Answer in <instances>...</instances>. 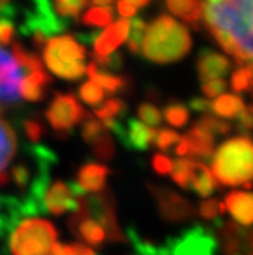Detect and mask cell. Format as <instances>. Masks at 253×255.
<instances>
[{
	"instance_id": "obj_45",
	"label": "cell",
	"mask_w": 253,
	"mask_h": 255,
	"mask_svg": "<svg viewBox=\"0 0 253 255\" xmlns=\"http://www.w3.org/2000/svg\"><path fill=\"white\" fill-rule=\"evenodd\" d=\"M99 34H101V31L99 29H93V31H90V32H78V34H75V40H78V41H81L83 43V46L85 44V46H93V43L96 41V38L99 37Z\"/></svg>"
},
{
	"instance_id": "obj_27",
	"label": "cell",
	"mask_w": 253,
	"mask_h": 255,
	"mask_svg": "<svg viewBox=\"0 0 253 255\" xmlns=\"http://www.w3.org/2000/svg\"><path fill=\"white\" fill-rule=\"evenodd\" d=\"M145 29L147 25L142 18H134L130 21L128 26V34H127V46L128 51L133 54H141V48H142V41H144V35H145Z\"/></svg>"
},
{
	"instance_id": "obj_15",
	"label": "cell",
	"mask_w": 253,
	"mask_h": 255,
	"mask_svg": "<svg viewBox=\"0 0 253 255\" xmlns=\"http://www.w3.org/2000/svg\"><path fill=\"white\" fill-rule=\"evenodd\" d=\"M85 74L88 75L90 81L98 84L102 92H107L108 95H116L121 92H127L130 87V78L121 77V75H113L108 71L99 69L95 63H90L85 67Z\"/></svg>"
},
{
	"instance_id": "obj_13",
	"label": "cell",
	"mask_w": 253,
	"mask_h": 255,
	"mask_svg": "<svg viewBox=\"0 0 253 255\" xmlns=\"http://www.w3.org/2000/svg\"><path fill=\"white\" fill-rule=\"evenodd\" d=\"M156 134L157 131L139 120L130 118L125 127V136L122 139V144L127 148L137 150V151H145L156 142Z\"/></svg>"
},
{
	"instance_id": "obj_19",
	"label": "cell",
	"mask_w": 253,
	"mask_h": 255,
	"mask_svg": "<svg viewBox=\"0 0 253 255\" xmlns=\"http://www.w3.org/2000/svg\"><path fill=\"white\" fill-rule=\"evenodd\" d=\"M165 3L174 15L180 17L188 25L198 28L203 15L201 0H165Z\"/></svg>"
},
{
	"instance_id": "obj_9",
	"label": "cell",
	"mask_w": 253,
	"mask_h": 255,
	"mask_svg": "<svg viewBox=\"0 0 253 255\" xmlns=\"http://www.w3.org/2000/svg\"><path fill=\"white\" fill-rule=\"evenodd\" d=\"M156 203L157 210L165 220L168 222H183L192 219L195 216V210L191 202H188L185 197H181L180 194L160 188V187H150Z\"/></svg>"
},
{
	"instance_id": "obj_17",
	"label": "cell",
	"mask_w": 253,
	"mask_h": 255,
	"mask_svg": "<svg viewBox=\"0 0 253 255\" xmlns=\"http://www.w3.org/2000/svg\"><path fill=\"white\" fill-rule=\"evenodd\" d=\"M253 197L249 191H232L226 196L224 208H227L231 216L241 225L250 226L253 217Z\"/></svg>"
},
{
	"instance_id": "obj_49",
	"label": "cell",
	"mask_w": 253,
	"mask_h": 255,
	"mask_svg": "<svg viewBox=\"0 0 253 255\" xmlns=\"http://www.w3.org/2000/svg\"><path fill=\"white\" fill-rule=\"evenodd\" d=\"M49 255H75V252H74L72 245H60V243H55L52 246Z\"/></svg>"
},
{
	"instance_id": "obj_29",
	"label": "cell",
	"mask_w": 253,
	"mask_h": 255,
	"mask_svg": "<svg viewBox=\"0 0 253 255\" xmlns=\"http://www.w3.org/2000/svg\"><path fill=\"white\" fill-rule=\"evenodd\" d=\"M127 110H128V107L122 100L113 98V100H108L101 107H96L95 117L99 118V120H107V118H113V120L119 118L121 120L127 115Z\"/></svg>"
},
{
	"instance_id": "obj_42",
	"label": "cell",
	"mask_w": 253,
	"mask_h": 255,
	"mask_svg": "<svg viewBox=\"0 0 253 255\" xmlns=\"http://www.w3.org/2000/svg\"><path fill=\"white\" fill-rule=\"evenodd\" d=\"M237 121H238V128L243 131V136H249L252 126H253V109L250 104L246 106L244 110L238 115Z\"/></svg>"
},
{
	"instance_id": "obj_33",
	"label": "cell",
	"mask_w": 253,
	"mask_h": 255,
	"mask_svg": "<svg viewBox=\"0 0 253 255\" xmlns=\"http://www.w3.org/2000/svg\"><path fill=\"white\" fill-rule=\"evenodd\" d=\"M137 115H139L141 123H144L148 127H156L162 123V113H160V110L156 106L150 103L141 104L139 109H137Z\"/></svg>"
},
{
	"instance_id": "obj_36",
	"label": "cell",
	"mask_w": 253,
	"mask_h": 255,
	"mask_svg": "<svg viewBox=\"0 0 253 255\" xmlns=\"http://www.w3.org/2000/svg\"><path fill=\"white\" fill-rule=\"evenodd\" d=\"M226 208H224V203L221 202H217L214 199L211 200H206V202H201L200 208H198V213L203 219H208V220H214V219H218L224 214Z\"/></svg>"
},
{
	"instance_id": "obj_1",
	"label": "cell",
	"mask_w": 253,
	"mask_h": 255,
	"mask_svg": "<svg viewBox=\"0 0 253 255\" xmlns=\"http://www.w3.org/2000/svg\"><path fill=\"white\" fill-rule=\"evenodd\" d=\"M206 28L215 41L240 64L252 61V17L241 14L226 0H203Z\"/></svg>"
},
{
	"instance_id": "obj_10",
	"label": "cell",
	"mask_w": 253,
	"mask_h": 255,
	"mask_svg": "<svg viewBox=\"0 0 253 255\" xmlns=\"http://www.w3.org/2000/svg\"><path fill=\"white\" fill-rule=\"evenodd\" d=\"M83 197L80 200L78 208L74 211L71 219H69V226H71L72 233L80 240H83V242H85L88 245L99 246L107 240L105 233H104L102 226L95 219H91V216L85 210V206L83 203Z\"/></svg>"
},
{
	"instance_id": "obj_48",
	"label": "cell",
	"mask_w": 253,
	"mask_h": 255,
	"mask_svg": "<svg viewBox=\"0 0 253 255\" xmlns=\"http://www.w3.org/2000/svg\"><path fill=\"white\" fill-rule=\"evenodd\" d=\"M116 8H118V12L122 17H125V18L127 17H133L137 12V9L133 5H130L128 2H125V0H118V2H116Z\"/></svg>"
},
{
	"instance_id": "obj_14",
	"label": "cell",
	"mask_w": 253,
	"mask_h": 255,
	"mask_svg": "<svg viewBox=\"0 0 253 255\" xmlns=\"http://www.w3.org/2000/svg\"><path fill=\"white\" fill-rule=\"evenodd\" d=\"M107 176H108V168L105 165L96 164V162H88V164H84L80 168L75 183L84 194L85 193L96 194L104 190Z\"/></svg>"
},
{
	"instance_id": "obj_41",
	"label": "cell",
	"mask_w": 253,
	"mask_h": 255,
	"mask_svg": "<svg viewBox=\"0 0 253 255\" xmlns=\"http://www.w3.org/2000/svg\"><path fill=\"white\" fill-rule=\"evenodd\" d=\"M9 177L15 182V185L18 188H26L28 183L31 182V173L25 165H15L11 170Z\"/></svg>"
},
{
	"instance_id": "obj_23",
	"label": "cell",
	"mask_w": 253,
	"mask_h": 255,
	"mask_svg": "<svg viewBox=\"0 0 253 255\" xmlns=\"http://www.w3.org/2000/svg\"><path fill=\"white\" fill-rule=\"evenodd\" d=\"M12 57L15 58L17 64L20 66V69L25 74H31V72H37V71H44L43 63L38 58V55L26 51L20 43H14L12 44Z\"/></svg>"
},
{
	"instance_id": "obj_16",
	"label": "cell",
	"mask_w": 253,
	"mask_h": 255,
	"mask_svg": "<svg viewBox=\"0 0 253 255\" xmlns=\"http://www.w3.org/2000/svg\"><path fill=\"white\" fill-rule=\"evenodd\" d=\"M186 142L189 147V159L198 157L208 160L214 154V144H215V136H212L208 130H204L201 126L195 124L189 128V131L185 134Z\"/></svg>"
},
{
	"instance_id": "obj_3",
	"label": "cell",
	"mask_w": 253,
	"mask_h": 255,
	"mask_svg": "<svg viewBox=\"0 0 253 255\" xmlns=\"http://www.w3.org/2000/svg\"><path fill=\"white\" fill-rule=\"evenodd\" d=\"M253 171V147L250 136H237L221 144L212 157V176L221 185H244L250 190Z\"/></svg>"
},
{
	"instance_id": "obj_25",
	"label": "cell",
	"mask_w": 253,
	"mask_h": 255,
	"mask_svg": "<svg viewBox=\"0 0 253 255\" xmlns=\"http://www.w3.org/2000/svg\"><path fill=\"white\" fill-rule=\"evenodd\" d=\"M194 162L195 160H192L189 157H178L177 160L172 162L171 174H172V179L178 187L189 188V180H191Z\"/></svg>"
},
{
	"instance_id": "obj_5",
	"label": "cell",
	"mask_w": 253,
	"mask_h": 255,
	"mask_svg": "<svg viewBox=\"0 0 253 255\" xmlns=\"http://www.w3.org/2000/svg\"><path fill=\"white\" fill-rule=\"evenodd\" d=\"M57 243V231L43 219H25L9 237L12 255H49Z\"/></svg>"
},
{
	"instance_id": "obj_18",
	"label": "cell",
	"mask_w": 253,
	"mask_h": 255,
	"mask_svg": "<svg viewBox=\"0 0 253 255\" xmlns=\"http://www.w3.org/2000/svg\"><path fill=\"white\" fill-rule=\"evenodd\" d=\"M49 83H52V80L44 71L31 72L21 78L18 84V95H21L26 101H41L44 98V87Z\"/></svg>"
},
{
	"instance_id": "obj_30",
	"label": "cell",
	"mask_w": 253,
	"mask_h": 255,
	"mask_svg": "<svg viewBox=\"0 0 253 255\" xmlns=\"http://www.w3.org/2000/svg\"><path fill=\"white\" fill-rule=\"evenodd\" d=\"M164 115H165V120L168 121V124H171L174 127L186 126V123L189 120V110L181 103H169L165 107Z\"/></svg>"
},
{
	"instance_id": "obj_46",
	"label": "cell",
	"mask_w": 253,
	"mask_h": 255,
	"mask_svg": "<svg viewBox=\"0 0 253 255\" xmlns=\"http://www.w3.org/2000/svg\"><path fill=\"white\" fill-rule=\"evenodd\" d=\"M227 2L241 14L252 17V0H227Z\"/></svg>"
},
{
	"instance_id": "obj_43",
	"label": "cell",
	"mask_w": 253,
	"mask_h": 255,
	"mask_svg": "<svg viewBox=\"0 0 253 255\" xmlns=\"http://www.w3.org/2000/svg\"><path fill=\"white\" fill-rule=\"evenodd\" d=\"M153 168L159 174H168L172 168V160L165 154H156L153 157Z\"/></svg>"
},
{
	"instance_id": "obj_6",
	"label": "cell",
	"mask_w": 253,
	"mask_h": 255,
	"mask_svg": "<svg viewBox=\"0 0 253 255\" xmlns=\"http://www.w3.org/2000/svg\"><path fill=\"white\" fill-rule=\"evenodd\" d=\"M87 112L80 106L72 94H55L46 110V120L58 136H66L72 128L83 123Z\"/></svg>"
},
{
	"instance_id": "obj_54",
	"label": "cell",
	"mask_w": 253,
	"mask_h": 255,
	"mask_svg": "<svg viewBox=\"0 0 253 255\" xmlns=\"http://www.w3.org/2000/svg\"><path fill=\"white\" fill-rule=\"evenodd\" d=\"M8 3V0H0V8H2L3 5H6Z\"/></svg>"
},
{
	"instance_id": "obj_31",
	"label": "cell",
	"mask_w": 253,
	"mask_h": 255,
	"mask_svg": "<svg viewBox=\"0 0 253 255\" xmlns=\"http://www.w3.org/2000/svg\"><path fill=\"white\" fill-rule=\"evenodd\" d=\"M78 97L85 104H88L91 107H98L102 103V100H104V92H102V89L98 84H95L93 81L88 80V81H85V83H83L80 86Z\"/></svg>"
},
{
	"instance_id": "obj_2",
	"label": "cell",
	"mask_w": 253,
	"mask_h": 255,
	"mask_svg": "<svg viewBox=\"0 0 253 255\" xmlns=\"http://www.w3.org/2000/svg\"><path fill=\"white\" fill-rule=\"evenodd\" d=\"M145 31L141 52L153 63H174L191 51L192 40L188 29L171 15H159Z\"/></svg>"
},
{
	"instance_id": "obj_34",
	"label": "cell",
	"mask_w": 253,
	"mask_h": 255,
	"mask_svg": "<svg viewBox=\"0 0 253 255\" xmlns=\"http://www.w3.org/2000/svg\"><path fill=\"white\" fill-rule=\"evenodd\" d=\"M99 69L102 67L104 71H113V72H119L122 66H124V60H122V55L119 52H111L108 55H95L93 54V61Z\"/></svg>"
},
{
	"instance_id": "obj_12",
	"label": "cell",
	"mask_w": 253,
	"mask_h": 255,
	"mask_svg": "<svg viewBox=\"0 0 253 255\" xmlns=\"http://www.w3.org/2000/svg\"><path fill=\"white\" fill-rule=\"evenodd\" d=\"M128 26H130V21L127 18L110 23L107 29L101 32L96 41L93 43V49H95L93 54L101 55V57L111 54L118 46H121L127 40Z\"/></svg>"
},
{
	"instance_id": "obj_28",
	"label": "cell",
	"mask_w": 253,
	"mask_h": 255,
	"mask_svg": "<svg viewBox=\"0 0 253 255\" xmlns=\"http://www.w3.org/2000/svg\"><path fill=\"white\" fill-rule=\"evenodd\" d=\"M104 133H107V131H105L102 123L99 120H96V117H93L91 113H87L85 118L83 120V128H81V136L84 141L88 145H93Z\"/></svg>"
},
{
	"instance_id": "obj_24",
	"label": "cell",
	"mask_w": 253,
	"mask_h": 255,
	"mask_svg": "<svg viewBox=\"0 0 253 255\" xmlns=\"http://www.w3.org/2000/svg\"><path fill=\"white\" fill-rule=\"evenodd\" d=\"M113 18H114V11L111 8L93 6L83 14L81 21L87 26L102 28V26H108L110 23H113Z\"/></svg>"
},
{
	"instance_id": "obj_47",
	"label": "cell",
	"mask_w": 253,
	"mask_h": 255,
	"mask_svg": "<svg viewBox=\"0 0 253 255\" xmlns=\"http://www.w3.org/2000/svg\"><path fill=\"white\" fill-rule=\"evenodd\" d=\"M188 106H189L191 110L198 112V113L209 112V101H208V100H204V98H200V97L192 98V100L188 103Z\"/></svg>"
},
{
	"instance_id": "obj_7",
	"label": "cell",
	"mask_w": 253,
	"mask_h": 255,
	"mask_svg": "<svg viewBox=\"0 0 253 255\" xmlns=\"http://www.w3.org/2000/svg\"><path fill=\"white\" fill-rule=\"evenodd\" d=\"M25 75L12 54L0 46V109L20 107L18 84Z\"/></svg>"
},
{
	"instance_id": "obj_8",
	"label": "cell",
	"mask_w": 253,
	"mask_h": 255,
	"mask_svg": "<svg viewBox=\"0 0 253 255\" xmlns=\"http://www.w3.org/2000/svg\"><path fill=\"white\" fill-rule=\"evenodd\" d=\"M83 196L85 194L80 190V187L75 182L66 183L57 180L51 187L46 188L41 199V205L44 211H48L54 216H61L69 211L74 213L78 208Z\"/></svg>"
},
{
	"instance_id": "obj_40",
	"label": "cell",
	"mask_w": 253,
	"mask_h": 255,
	"mask_svg": "<svg viewBox=\"0 0 253 255\" xmlns=\"http://www.w3.org/2000/svg\"><path fill=\"white\" fill-rule=\"evenodd\" d=\"M226 89H227V81L224 80H212L201 84V92L208 98H217Z\"/></svg>"
},
{
	"instance_id": "obj_32",
	"label": "cell",
	"mask_w": 253,
	"mask_h": 255,
	"mask_svg": "<svg viewBox=\"0 0 253 255\" xmlns=\"http://www.w3.org/2000/svg\"><path fill=\"white\" fill-rule=\"evenodd\" d=\"M252 63H247L246 66L238 67L232 75V87L235 92H247L252 94Z\"/></svg>"
},
{
	"instance_id": "obj_21",
	"label": "cell",
	"mask_w": 253,
	"mask_h": 255,
	"mask_svg": "<svg viewBox=\"0 0 253 255\" xmlns=\"http://www.w3.org/2000/svg\"><path fill=\"white\" fill-rule=\"evenodd\" d=\"M244 101L238 95H220L212 103H209V110L214 112L220 118H237L238 115L244 110Z\"/></svg>"
},
{
	"instance_id": "obj_35",
	"label": "cell",
	"mask_w": 253,
	"mask_h": 255,
	"mask_svg": "<svg viewBox=\"0 0 253 255\" xmlns=\"http://www.w3.org/2000/svg\"><path fill=\"white\" fill-rule=\"evenodd\" d=\"M198 126H201L204 130H208L212 136H217V134H227L231 131V126L229 123L223 121V120H217L214 117H209V115H206L203 117L198 123Z\"/></svg>"
},
{
	"instance_id": "obj_39",
	"label": "cell",
	"mask_w": 253,
	"mask_h": 255,
	"mask_svg": "<svg viewBox=\"0 0 253 255\" xmlns=\"http://www.w3.org/2000/svg\"><path fill=\"white\" fill-rule=\"evenodd\" d=\"M20 127L23 128V131H25V134L31 141V144H37L44 133L43 124L37 120H21Z\"/></svg>"
},
{
	"instance_id": "obj_11",
	"label": "cell",
	"mask_w": 253,
	"mask_h": 255,
	"mask_svg": "<svg viewBox=\"0 0 253 255\" xmlns=\"http://www.w3.org/2000/svg\"><path fill=\"white\" fill-rule=\"evenodd\" d=\"M232 69V63L224 55L212 51V49H201L197 61L198 78L201 83H208L212 80H223L229 75Z\"/></svg>"
},
{
	"instance_id": "obj_38",
	"label": "cell",
	"mask_w": 253,
	"mask_h": 255,
	"mask_svg": "<svg viewBox=\"0 0 253 255\" xmlns=\"http://www.w3.org/2000/svg\"><path fill=\"white\" fill-rule=\"evenodd\" d=\"M180 139V134L174 130H169V128H162L159 130L157 134H156V142L154 145H157L160 150L164 151H168L172 145H175Z\"/></svg>"
},
{
	"instance_id": "obj_53",
	"label": "cell",
	"mask_w": 253,
	"mask_h": 255,
	"mask_svg": "<svg viewBox=\"0 0 253 255\" xmlns=\"http://www.w3.org/2000/svg\"><path fill=\"white\" fill-rule=\"evenodd\" d=\"M9 174L6 173V171H3V173H0V187H5L6 183H9Z\"/></svg>"
},
{
	"instance_id": "obj_22",
	"label": "cell",
	"mask_w": 253,
	"mask_h": 255,
	"mask_svg": "<svg viewBox=\"0 0 253 255\" xmlns=\"http://www.w3.org/2000/svg\"><path fill=\"white\" fill-rule=\"evenodd\" d=\"M17 151V137L9 124L0 118V173L9 165Z\"/></svg>"
},
{
	"instance_id": "obj_37",
	"label": "cell",
	"mask_w": 253,
	"mask_h": 255,
	"mask_svg": "<svg viewBox=\"0 0 253 255\" xmlns=\"http://www.w3.org/2000/svg\"><path fill=\"white\" fill-rule=\"evenodd\" d=\"M91 147H93L95 156L98 159H102V160L111 159L113 154H114V145H113V141H111V137H110L108 133H104Z\"/></svg>"
},
{
	"instance_id": "obj_51",
	"label": "cell",
	"mask_w": 253,
	"mask_h": 255,
	"mask_svg": "<svg viewBox=\"0 0 253 255\" xmlns=\"http://www.w3.org/2000/svg\"><path fill=\"white\" fill-rule=\"evenodd\" d=\"M116 0H90V3L93 6H99V8H110Z\"/></svg>"
},
{
	"instance_id": "obj_4",
	"label": "cell",
	"mask_w": 253,
	"mask_h": 255,
	"mask_svg": "<svg viewBox=\"0 0 253 255\" xmlns=\"http://www.w3.org/2000/svg\"><path fill=\"white\" fill-rule=\"evenodd\" d=\"M43 58L49 71L69 81H77L85 74V49L71 35H58L48 40Z\"/></svg>"
},
{
	"instance_id": "obj_26",
	"label": "cell",
	"mask_w": 253,
	"mask_h": 255,
	"mask_svg": "<svg viewBox=\"0 0 253 255\" xmlns=\"http://www.w3.org/2000/svg\"><path fill=\"white\" fill-rule=\"evenodd\" d=\"M88 5V0H54V9L58 12V15L66 20H77L80 12Z\"/></svg>"
},
{
	"instance_id": "obj_20",
	"label": "cell",
	"mask_w": 253,
	"mask_h": 255,
	"mask_svg": "<svg viewBox=\"0 0 253 255\" xmlns=\"http://www.w3.org/2000/svg\"><path fill=\"white\" fill-rule=\"evenodd\" d=\"M189 188H192L198 196L208 197L217 190V180L212 176L211 170L201 162H194Z\"/></svg>"
},
{
	"instance_id": "obj_50",
	"label": "cell",
	"mask_w": 253,
	"mask_h": 255,
	"mask_svg": "<svg viewBox=\"0 0 253 255\" xmlns=\"http://www.w3.org/2000/svg\"><path fill=\"white\" fill-rule=\"evenodd\" d=\"M72 248H74L75 255H96L93 249H90V248H87V246H84L81 243H75V245H72Z\"/></svg>"
},
{
	"instance_id": "obj_44",
	"label": "cell",
	"mask_w": 253,
	"mask_h": 255,
	"mask_svg": "<svg viewBox=\"0 0 253 255\" xmlns=\"http://www.w3.org/2000/svg\"><path fill=\"white\" fill-rule=\"evenodd\" d=\"M14 37V21L0 20V44H9Z\"/></svg>"
},
{
	"instance_id": "obj_52",
	"label": "cell",
	"mask_w": 253,
	"mask_h": 255,
	"mask_svg": "<svg viewBox=\"0 0 253 255\" xmlns=\"http://www.w3.org/2000/svg\"><path fill=\"white\" fill-rule=\"evenodd\" d=\"M125 2H128L134 8H144L150 3V0H125Z\"/></svg>"
}]
</instances>
